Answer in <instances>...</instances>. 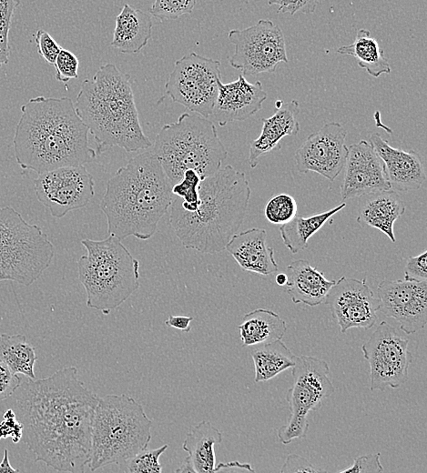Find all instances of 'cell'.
Segmentation results:
<instances>
[{"label": "cell", "mask_w": 427, "mask_h": 473, "mask_svg": "<svg viewBox=\"0 0 427 473\" xmlns=\"http://www.w3.org/2000/svg\"><path fill=\"white\" fill-rule=\"evenodd\" d=\"M16 395L24 442L43 462L59 472H84L91 450L92 425L98 397L78 377L75 367L25 381Z\"/></svg>", "instance_id": "obj_1"}, {"label": "cell", "mask_w": 427, "mask_h": 473, "mask_svg": "<svg viewBox=\"0 0 427 473\" xmlns=\"http://www.w3.org/2000/svg\"><path fill=\"white\" fill-rule=\"evenodd\" d=\"M88 133L71 98L33 97L21 106L13 138L15 161L37 175L84 166L97 156L89 146Z\"/></svg>", "instance_id": "obj_2"}, {"label": "cell", "mask_w": 427, "mask_h": 473, "mask_svg": "<svg viewBox=\"0 0 427 473\" xmlns=\"http://www.w3.org/2000/svg\"><path fill=\"white\" fill-rule=\"evenodd\" d=\"M172 184L152 151L132 157L111 176L100 201L107 232L147 240L173 200Z\"/></svg>", "instance_id": "obj_3"}, {"label": "cell", "mask_w": 427, "mask_h": 473, "mask_svg": "<svg viewBox=\"0 0 427 473\" xmlns=\"http://www.w3.org/2000/svg\"><path fill=\"white\" fill-rule=\"evenodd\" d=\"M250 195L245 173L227 165L201 179L199 204L194 212L171 202L169 223L185 248L204 254L221 252L242 225Z\"/></svg>", "instance_id": "obj_4"}, {"label": "cell", "mask_w": 427, "mask_h": 473, "mask_svg": "<svg viewBox=\"0 0 427 473\" xmlns=\"http://www.w3.org/2000/svg\"><path fill=\"white\" fill-rule=\"evenodd\" d=\"M75 107L97 144V156L113 146L131 153L152 146L139 121L130 75L114 64L101 65L82 82Z\"/></svg>", "instance_id": "obj_5"}, {"label": "cell", "mask_w": 427, "mask_h": 473, "mask_svg": "<svg viewBox=\"0 0 427 473\" xmlns=\"http://www.w3.org/2000/svg\"><path fill=\"white\" fill-rule=\"evenodd\" d=\"M152 152L172 185L188 169L198 173L201 179L213 175L228 156L214 122L187 112L161 127Z\"/></svg>", "instance_id": "obj_6"}, {"label": "cell", "mask_w": 427, "mask_h": 473, "mask_svg": "<svg viewBox=\"0 0 427 473\" xmlns=\"http://www.w3.org/2000/svg\"><path fill=\"white\" fill-rule=\"evenodd\" d=\"M81 244L86 254L76 264L86 307L108 315L139 287V261L114 235L102 240L85 238Z\"/></svg>", "instance_id": "obj_7"}, {"label": "cell", "mask_w": 427, "mask_h": 473, "mask_svg": "<svg viewBox=\"0 0 427 473\" xmlns=\"http://www.w3.org/2000/svg\"><path fill=\"white\" fill-rule=\"evenodd\" d=\"M151 427V419L135 398L126 394L99 398L92 425L89 469L110 464L120 467L147 448Z\"/></svg>", "instance_id": "obj_8"}, {"label": "cell", "mask_w": 427, "mask_h": 473, "mask_svg": "<svg viewBox=\"0 0 427 473\" xmlns=\"http://www.w3.org/2000/svg\"><path fill=\"white\" fill-rule=\"evenodd\" d=\"M55 248L40 226L11 206L0 207V281L28 287L49 267Z\"/></svg>", "instance_id": "obj_9"}, {"label": "cell", "mask_w": 427, "mask_h": 473, "mask_svg": "<svg viewBox=\"0 0 427 473\" xmlns=\"http://www.w3.org/2000/svg\"><path fill=\"white\" fill-rule=\"evenodd\" d=\"M291 375L292 387L286 395L290 415L287 423L277 431L280 441L284 445L306 437L310 412L319 409L322 401L335 391L329 377L330 367L323 359L297 356Z\"/></svg>", "instance_id": "obj_10"}, {"label": "cell", "mask_w": 427, "mask_h": 473, "mask_svg": "<svg viewBox=\"0 0 427 473\" xmlns=\"http://www.w3.org/2000/svg\"><path fill=\"white\" fill-rule=\"evenodd\" d=\"M220 62L191 52L178 59L165 84L173 102L208 118L221 81Z\"/></svg>", "instance_id": "obj_11"}, {"label": "cell", "mask_w": 427, "mask_h": 473, "mask_svg": "<svg viewBox=\"0 0 427 473\" xmlns=\"http://www.w3.org/2000/svg\"><path fill=\"white\" fill-rule=\"evenodd\" d=\"M228 37L235 46L229 64L242 75L272 73L280 63L289 62L283 32L270 19H260L245 29H232Z\"/></svg>", "instance_id": "obj_12"}, {"label": "cell", "mask_w": 427, "mask_h": 473, "mask_svg": "<svg viewBox=\"0 0 427 473\" xmlns=\"http://www.w3.org/2000/svg\"><path fill=\"white\" fill-rule=\"evenodd\" d=\"M409 340L394 327L381 321L361 346L363 357L370 366V389L384 391L399 388L408 380L412 355Z\"/></svg>", "instance_id": "obj_13"}, {"label": "cell", "mask_w": 427, "mask_h": 473, "mask_svg": "<svg viewBox=\"0 0 427 473\" xmlns=\"http://www.w3.org/2000/svg\"><path fill=\"white\" fill-rule=\"evenodd\" d=\"M34 185L37 200L55 218L86 206L95 195L94 178L84 166H63L38 174Z\"/></svg>", "instance_id": "obj_14"}, {"label": "cell", "mask_w": 427, "mask_h": 473, "mask_svg": "<svg viewBox=\"0 0 427 473\" xmlns=\"http://www.w3.org/2000/svg\"><path fill=\"white\" fill-rule=\"evenodd\" d=\"M324 301L341 333L353 327L370 329L378 319L381 303L365 278L340 277Z\"/></svg>", "instance_id": "obj_15"}, {"label": "cell", "mask_w": 427, "mask_h": 473, "mask_svg": "<svg viewBox=\"0 0 427 473\" xmlns=\"http://www.w3.org/2000/svg\"><path fill=\"white\" fill-rule=\"evenodd\" d=\"M347 131L339 122L324 124L308 136L295 152V164L300 173L315 172L333 182L343 169L348 147Z\"/></svg>", "instance_id": "obj_16"}, {"label": "cell", "mask_w": 427, "mask_h": 473, "mask_svg": "<svg viewBox=\"0 0 427 473\" xmlns=\"http://www.w3.org/2000/svg\"><path fill=\"white\" fill-rule=\"evenodd\" d=\"M380 310L400 324L407 335L427 324V281L383 279L377 287Z\"/></svg>", "instance_id": "obj_17"}, {"label": "cell", "mask_w": 427, "mask_h": 473, "mask_svg": "<svg viewBox=\"0 0 427 473\" xmlns=\"http://www.w3.org/2000/svg\"><path fill=\"white\" fill-rule=\"evenodd\" d=\"M347 147L345 174L341 186V196L343 200L391 189L383 163L370 141L361 140Z\"/></svg>", "instance_id": "obj_18"}, {"label": "cell", "mask_w": 427, "mask_h": 473, "mask_svg": "<svg viewBox=\"0 0 427 473\" xmlns=\"http://www.w3.org/2000/svg\"><path fill=\"white\" fill-rule=\"evenodd\" d=\"M267 96L261 82L249 83L242 74L232 82L223 84L220 81L209 117L220 126L234 121H244L261 109Z\"/></svg>", "instance_id": "obj_19"}, {"label": "cell", "mask_w": 427, "mask_h": 473, "mask_svg": "<svg viewBox=\"0 0 427 473\" xmlns=\"http://www.w3.org/2000/svg\"><path fill=\"white\" fill-rule=\"evenodd\" d=\"M370 142L383 163L391 189L407 192L422 186L426 174L422 159L417 152L395 148L378 133L371 136Z\"/></svg>", "instance_id": "obj_20"}, {"label": "cell", "mask_w": 427, "mask_h": 473, "mask_svg": "<svg viewBox=\"0 0 427 473\" xmlns=\"http://www.w3.org/2000/svg\"><path fill=\"white\" fill-rule=\"evenodd\" d=\"M244 271L269 276L278 271L272 247L267 245V232L252 227L236 233L225 248Z\"/></svg>", "instance_id": "obj_21"}, {"label": "cell", "mask_w": 427, "mask_h": 473, "mask_svg": "<svg viewBox=\"0 0 427 473\" xmlns=\"http://www.w3.org/2000/svg\"><path fill=\"white\" fill-rule=\"evenodd\" d=\"M299 102L291 100L283 103L271 116L261 119L263 125L260 135L249 145L248 163L251 168L257 166L261 156L280 149V142L283 137L299 133Z\"/></svg>", "instance_id": "obj_22"}, {"label": "cell", "mask_w": 427, "mask_h": 473, "mask_svg": "<svg viewBox=\"0 0 427 473\" xmlns=\"http://www.w3.org/2000/svg\"><path fill=\"white\" fill-rule=\"evenodd\" d=\"M405 204L393 189L380 190L359 196L357 222L384 233L391 242L395 221L405 212Z\"/></svg>", "instance_id": "obj_23"}, {"label": "cell", "mask_w": 427, "mask_h": 473, "mask_svg": "<svg viewBox=\"0 0 427 473\" xmlns=\"http://www.w3.org/2000/svg\"><path fill=\"white\" fill-rule=\"evenodd\" d=\"M222 442V433L208 421L192 426L187 433L182 448L188 456L176 472H214L215 446Z\"/></svg>", "instance_id": "obj_24"}, {"label": "cell", "mask_w": 427, "mask_h": 473, "mask_svg": "<svg viewBox=\"0 0 427 473\" xmlns=\"http://www.w3.org/2000/svg\"><path fill=\"white\" fill-rule=\"evenodd\" d=\"M287 270L285 290L294 304L302 303L310 307L320 305L335 283V280L327 279L306 259L294 260Z\"/></svg>", "instance_id": "obj_25"}, {"label": "cell", "mask_w": 427, "mask_h": 473, "mask_svg": "<svg viewBox=\"0 0 427 473\" xmlns=\"http://www.w3.org/2000/svg\"><path fill=\"white\" fill-rule=\"evenodd\" d=\"M151 16L144 11L125 4L116 17L111 46L126 54H137L152 35Z\"/></svg>", "instance_id": "obj_26"}, {"label": "cell", "mask_w": 427, "mask_h": 473, "mask_svg": "<svg viewBox=\"0 0 427 473\" xmlns=\"http://www.w3.org/2000/svg\"><path fill=\"white\" fill-rule=\"evenodd\" d=\"M243 346H253L282 339L287 324L276 312L258 308L242 317L238 327Z\"/></svg>", "instance_id": "obj_27"}, {"label": "cell", "mask_w": 427, "mask_h": 473, "mask_svg": "<svg viewBox=\"0 0 427 473\" xmlns=\"http://www.w3.org/2000/svg\"><path fill=\"white\" fill-rule=\"evenodd\" d=\"M346 206L342 202L335 207L308 216L296 215L289 222L280 225V233L283 244L292 253L296 254L308 246L309 239L318 232L324 224L336 213Z\"/></svg>", "instance_id": "obj_28"}, {"label": "cell", "mask_w": 427, "mask_h": 473, "mask_svg": "<svg viewBox=\"0 0 427 473\" xmlns=\"http://www.w3.org/2000/svg\"><path fill=\"white\" fill-rule=\"evenodd\" d=\"M337 53L354 56L359 66L373 77L391 72L384 51L380 47L378 41L371 36V32L367 29H359L354 41L348 45L339 47Z\"/></svg>", "instance_id": "obj_29"}, {"label": "cell", "mask_w": 427, "mask_h": 473, "mask_svg": "<svg viewBox=\"0 0 427 473\" xmlns=\"http://www.w3.org/2000/svg\"><path fill=\"white\" fill-rule=\"evenodd\" d=\"M255 369V382L268 381L288 368H291L297 356L282 339L264 343L251 352Z\"/></svg>", "instance_id": "obj_30"}, {"label": "cell", "mask_w": 427, "mask_h": 473, "mask_svg": "<svg viewBox=\"0 0 427 473\" xmlns=\"http://www.w3.org/2000/svg\"><path fill=\"white\" fill-rule=\"evenodd\" d=\"M36 359L35 347L26 341L24 335L0 334V361L14 373L35 379L34 367Z\"/></svg>", "instance_id": "obj_31"}, {"label": "cell", "mask_w": 427, "mask_h": 473, "mask_svg": "<svg viewBox=\"0 0 427 473\" xmlns=\"http://www.w3.org/2000/svg\"><path fill=\"white\" fill-rule=\"evenodd\" d=\"M168 448L165 444L155 449L146 448L127 460L120 468L129 473H158L162 469L159 458Z\"/></svg>", "instance_id": "obj_32"}, {"label": "cell", "mask_w": 427, "mask_h": 473, "mask_svg": "<svg viewBox=\"0 0 427 473\" xmlns=\"http://www.w3.org/2000/svg\"><path fill=\"white\" fill-rule=\"evenodd\" d=\"M264 214L266 218L272 224H285L297 215L296 200L288 194L273 196L267 202Z\"/></svg>", "instance_id": "obj_33"}, {"label": "cell", "mask_w": 427, "mask_h": 473, "mask_svg": "<svg viewBox=\"0 0 427 473\" xmlns=\"http://www.w3.org/2000/svg\"><path fill=\"white\" fill-rule=\"evenodd\" d=\"M19 5V0H0V67L9 62V32L15 11Z\"/></svg>", "instance_id": "obj_34"}, {"label": "cell", "mask_w": 427, "mask_h": 473, "mask_svg": "<svg viewBox=\"0 0 427 473\" xmlns=\"http://www.w3.org/2000/svg\"><path fill=\"white\" fill-rule=\"evenodd\" d=\"M198 0H154L150 15L160 21L175 20L191 14Z\"/></svg>", "instance_id": "obj_35"}, {"label": "cell", "mask_w": 427, "mask_h": 473, "mask_svg": "<svg viewBox=\"0 0 427 473\" xmlns=\"http://www.w3.org/2000/svg\"><path fill=\"white\" fill-rule=\"evenodd\" d=\"M55 77L57 81L66 84L68 81L78 77L79 60L71 51L61 48L55 64Z\"/></svg>", "instance_id": "obj_36"}, {"label": "cell", "mask_w": 427, "mask_h": 473, "mask_svg": "<svg viewBox=\"0 0 427 473\" xmlns=\"http://www.w3.org/2000/svg\"><path fill=\"white\" fill-rule=\"evenodd\" d=\"M38 54L49 65H54L62 46L45 30L38 29L34 36Z\"/></svg>", "instance_id": "obj_37"}, {"label": "cell", "mask_w": 427, "mask_h": 473, "mask_svg": "<svg viewBox=\"0 0 427 473\" xmlns=\"http://www.w3.org/2000/svg\"><path fill=\"white\" fill-rule=\"evenodd\" d=\"M320 0H268L269 5H278V13L295 15L301 12L305 15L315 12Z\"/></svg>", "instance_id": "obj_38"}, {"label": "cell", "mask_w": 427, "mask_h": 473, "mask_svg": "<svg viewBox=\"0 0 427 473\" xmlns=\"http://www.w3.org/2000/svg\"><path fill=\"white\" fill-rule=\"evenodd\" d=\"M383 467L380 461V454H368L357 457L354 458L353 463L341 470V473H371V472H381Z\"/></svg>", "instance_id": "obj_39"}, {"label": "cell", "mask_w": 427, "mask_h": 473, "mask_svg": "<svg viewBox=\"0 0 427 473\" xmlns=\"http://www.w3.org/2000/svg\"><path fill=\"white\" fill-rule=\"evenodd\" d=\"M404 279L423 281L427 279V252L410 257L404 267Z\"/></svg>", "instance_id": "obj_40"}, {"label": "cell", "mask_w": 427, "mask_h": 473, "mask_svg": "<svg viewBox=\"0 0 427 473\" xmlns=\"http://www.w3.org/2000/svg\"><path fill=\"white\" fill-rule=\"evenodd\" d=\"M23 424L15 418V413L9 408L4 413V420L0 423V438H11L17 443L23 437Z\"/></svg>", "instance_id": "obj_41"}, {"label": "cell", "mask_w": 427, "mask_h": 473, "mask_svg": "<svg viewBox=\"0 0 427 473\" xmlns=\"http://www.w3.org/2000/svg\"><path fill=\"white\" fill-rule=\"evenodd\" d=\"M21 386V378L0 361V402L12 396Z\"/></svg>", "instance_id": "obj_42"}, {"label": "cell", "mask_w": 427, "mask_h": 473, "mask_svg": "<svg viewBox=\"0 0 427 473\" xmlns=\"http://www.w3.org/2000/svg\"><path fill=\"white\" fill-rule=\"evenodd\" d=\"M280 473L286 472H307V473H317L323 472L322 469L316 468L306 458L297 455V454H290L288 455L285 462L281 466L280 469Z\"/></svg>", "instance_id": "obj_43"}, {"label": "cell", "mask_w": 427, "mask_h": 473, "mask_svg": "<svg viewBox=\"0 0 427 473\" xmlns=\"http://www.w3.org/2000/svg\"><path fill=\"white\" fill-rule=\"evenodd\" d=\"M193 320L192 317L187 316H172L169 315L168 319L165 321V324L173 328L189 332L190 331V323Z\"/></svg>", "instance_id": "obj_44"}, {"label": "cell", "mask_w": 427, "mask_h": 473, "mask_svg": "<svg viewBox=\"0 0 427 473\" xmlns=\"http://www.w3.org/2000/svg\"><path fill=\"white\" fill-rule=\"evenodd\" d=\"M234 468L237 470H246L254 472V469L250 467L249 464H241L238 461L229 462L227 464L219 463L218 466H216L214 472L220 471V470H227L228 468Z\"/></svg>", "instance_id": "obj_45"}, {"label": "cell", "mask_w": 427, "mask_h": 473, "mask_svg": "<svg viewBox=\"0 0 427 473\" xmlns=\"http://www.w3.org/2000/svg\"><path fill=\"white\" fill-rule=\"evenodd\" d=\"M3 472H18V470L15 469V468H13L9 462L7 449L4 450L3 458L0 462V473H3Z\"/></svg>", "instance_id": "obj_46"}, {"label": "cell", "mask_w": 427, "mask_h": 473, "mask_svg": "<svg viewBox=\"0 0 427 473\" xmlns=\"http://www.w3.org/2000/svg\"><path fill=\"white\" fill-rule=\"evenodd\" d=\"M275 281L279 286H285L288 281V276L285 273H280L276 276Z\"/></svg>", "instance_id": "obj_47"}, {"label": "cell", "mask_w": 427, "mask_h": 473, "mask_svg": "<svg viewBox=\"0 0 427 473\" xmlns=\"http://www.w3.org/2000/svg\"><path fill=\"white\" fill-rule=\"evenodd\" d=\"M282 104H283L282 100H277L276 103H275L276 108L280 107Z\"/></svg>", "instance_id": "obj_48"}]
</instances>
